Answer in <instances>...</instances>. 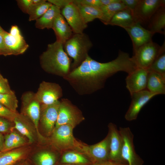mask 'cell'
Wrapping results in <instances>:
<instances>
[{
	"instance_id": "6da1fadb",
	"label": "cell",
	"mask_w": 165,
	"mask_h": 165,
	"mask_svg": "<svg viewBox=\"0 0 165 165\" xmlns=\"http://www.w3.org/2000/svg\"><path fill=\"white\" fill-rule=\"evenodd\" d=\"M132 68L129 56L122 51L115 59L105 63L97 61L89 55L64 79L79 95L90 94L103 88L106 80L114 74L120 71L129 73Z\"/></svg>"
},
{
	"instance_id": "7a4b0ae2",
	"label": "cell",
	"mask_w": 165,
	"mask_h": 165,
	"mask_svg": "<svg viewBox=\"0 0 165 165\" xmlns=\"http://www.w3.org/2000/svg\"><path fill=\"white\" fill-rule=\"evenodd\" d=\"M40 63L46 72L63 78L71 71L70 59L63 44L57 41L48 45L46 50L40 56Z\"/></svg>"
},
{
	"instance_id": "3957f363",
	"label": "cell",
	"mask_w": 165,
	"mask_h": 165,
	"mask_svg": "<svg viewBox=\"0 0 165 165\" xmlns=\"http://www.w3.org/2000/svg\"><path fill=\"white\" fill-rule=\"evenodd\" d=\"M64 50L72 58L71 71L79 66L86 58L93 44L88 35L84 33L74 34L63 44Z\"/></svg>"
},
{
	"instance_id": "277c9868",
	"label": "cell",
	"mask_w": 165,
	"mask_h": 165,
	"mask_svg": "<svg viewBox=\"0 0 165 165\" xmlns=\"http://www.w3.org/2000/svg\"><path fill=\"white\" fill-rule=\"evenodd\" d=\"M60 102L55 128L65 124L70 125L75 127L84 119L80 110L69 99L63 98Z\"/></svg>"
},
{
	"instance_id": "5b68a950",
	"label": "cell",
	"mask_w": 165,
	"mask_h": 165,
	"mask_svg": "<svg viewBox=\"0 0 165 165\" xmlns=\"http://www.w3.org/2000/svg\"><path fill=\"white\" fill-rule=\"evenodd\" d=\"M110 136L109 133L100 142L88 145L80 143L78 152L87 156L93 163L109 160Z\"/></svg>"
},
{
	"instance_id": "8992f818",
	"label": "cell",
	"mask_w": 165,
	"mask_h": 165,
	"mask_svg": "<svg viewBox=\"0 0 165 165\" xmlns=\"http://www.w3.org/2000/svg\"><path fill=\"white\" fill-rule=\"evenodd\" d=\"M161 46L152 41L140 47L132 57L137 68L148 70L159 53Z\"/></svg>"
},
{
	"instance_id": "52a82bcc",
	"label": "cell",
	"mask_w": 165,
	"mask_h": 165,
	"mask_svg": "<svg viewBox=\"0 0 165 165\" xmlns=\"http://www.w3.org/2000/svg\"><path fill=\"white\" fill-rule=\"evenodd\" d=\"M123 141L121 156L128 165H143L144 161L136 153L133 142L134 136L129 127H119Z\"/></svg>"
},
{
	"instance_id": "ba28073f",
	"label": "cell",
	"mask_w": 165,
	"mask_h": 165,
	"mask_svg": "<svg viewBox=\"0 0 165 165\" xmlns=\"http://www.w3.org/2000/svg\"><path fill=\"white\" fill-rule=\"evenodd\" d=\"M164 6H165L164 0H140L133 11L135 22L141 25H148L154 14Z\"/></svg>"
},
{
	"instance_id": "9c48e42d",
	"label": "cell",
	"mask_w": 165,
	"mask_h": 165,
	"mask_svg": "<svg viewBox=\"0 0 165 165\" xmlns=\"http://www.w3.org/2000/svg\"><path fill=\"white\" fill-rule=\"evenodd\" d=\"M74 128L70 125L65 124L54 128L52 136L53 141L62 149H73L77 151L80 143L73 136V130Z\"/></svg>"
},
{
	"instance_id": "30bf717a",
	"label": "cell",
	"mask_w": 165,
	"mask_h": 165,
	"mask_svg": "<svg viewBox=\"0 0 165 165\" xmlns=\"http://www.w3.org/2000/svg\"><path fill=\"white\" fill-rule=\"evenodd\" d=\"M35 95L41 105H52L63 96L62 90L58 84L43 81L39 84Z\"/></svg>"
},
{
	"instance_id": "8fae6325",
	"label": "cell",
	"mask_w": 165,
	"mask_h": 165,
	"mask_svg": "<svg viewBox=\"0 0 165 165\" xmlns=\"http://www.w3.org/2000/svg\"><path fill=\"white\" fill-rule=\"evenodd\" d=\"M5 44L10 55H17L24 53L29 47L16 25L11 26L10 32H2Z\"/></svg>"
},
{
	"instance_id": "7c38bea8",
	"label": "cell",
	"mask_w": 165,
	"mask_h": 165,
	"mask_svg": "<svg viewBox=\"0 0 165 165\" xmlns=\"http://www.w3.org/2000/svg\"><path fill=\"white\" fill-rule=\"evenodd\" d=\"M61 14L74 34L83 33L87 27V24L84 21L77 6L73 1L61 9Z\"/></svg>"
},
{
	"instance_id": "4fadbf2b",
	"label": "cell",
	"mask_w": 165,
	"mask_h": 165,
	"mask_svg": "<svg viewBox=\"0 0 165 165\" xmlns=\"http://www.w3.org/2000/svg\"><path fill=\"white\" fill-rule=\"evenodd\" d=\"M156 95L147 89L131 95V101L125 115V119L128 121L136 119L142 108Z\"/></svg>"
},
{
	"instance_id": "5bb4252c",
	"label": "cell",
	"mask_w": 165,
	"mask_h": 165,
	"mask_svg": "<svg viewBox=\"0 0 165 165\" xmlns=\"http://www.w3.org/2000/svg\"><path fill=\"white\" fill-rule=\"evenodd\" d=\"M124 29L130 37L133 52L144 44L152 41V38L154 34L144 28L139 23L135 22L130 26Z\"/></svg>"
},
{
	"instance_id": "9a60e30c",
	"label": "cell",
	"mask_w": 165,
	"mask_h": 165,
	"mask_svg": "<svg viewBox=\"0 0 165 165\" xmlns=\"http://www.w3.org/2000/svg\"><path fill=\"white\" fill-rule=\"evenodd\" d=\"M148 72L147 69L138 68L128 74L126 79V86L130 95L146 89Z\"/></svg>"
},
{
	"instance_id": "2e32d148",
	"label": "cell",
	"mask_w": 165,
	"mask_h": 165,
	"mask_svg": "<svg viewBox=\"0 0 165 165\" xmlns=\"http://www.w3.org/2000/svg\"><path fill=\"white\" fill-rule=\"evenodd\" d=\"M108 127L110 136L109 160L126 163L121 156L123 141L119 130L116 125L112 123H110Z\"/></svg>"
},
{
	"instance_id": "e0dca14e",
	"label": "cell",
	"mask_w": 165,
	"mask_h": 165,
	"mask_svg": "<svg viewBox=\"0 0 165 165\" xmlns=\"http://www.w3.org/2000/svg\"><path fill=\"white\" fill-rule=\"evenodd\" d=\"M60 102L47 106L41 105L40 120L48 134L53 133L57 121Z\"/></svg>"
},
{
	"instance_id": "ac0fdd59",
	"label": "cell",
	"mask_w": 165,
	"mask_h": 165,
	"mask_svg": "<svg viewBox=\"0 0 165 165\" xmlns=\"http://www.w3.org/2000/svg\"><path fill=\"white\" fill-rule=\"evenodd\" d=\"M52 29L56 35V41L63 44L73 34L71 27L61 13L56 16Z\"/></svg>"
},
{
	"instance_id": "d6986e66",
	"label": "cell",
	"mask_w": 165,
	"mask_h": 165,
	"mask_svg": "<svg viewBox=\"0 0 165 165\" xmlns=\"http://www.w3.org/2000/svg\"><path fill=\"white\" fill-rule=\"evenodd\" d=\"M146 89L157 95L165 94V76L153 71H148Z\"/></svg>"
},
{
	"instance_id": "ffe728a7",
	"label": "cell",
	"mask_w": 165,
	"mask_h": 165,
	"mask_svg": "<svg viewBox=\"0 0 165 165\" xmlns=\"http://www.w3.org/2000/svg\"><path fill=\"white\" fill-rule=\"evenodd\" d=\"M134 23L133 11L126 8L117 12L108 25L117 26L124 29L130 26Z\"/></svg>"
},
{
	"instance_id": "44dd1931",
	"label": "cell",
	"mask_w": 165,
	"mask_h": 165,
	"mask_svg": "<svg viewBox=\"0 0 165 165\" xmlns=\"http://www.w3.org/2000/svg\"><path fill=\"white\" fill-rule=\"evenodd\" d=\"M148 30L153 34H165V6L161 7L154 14L148 24Z\"/></svg>"
},
{
	"instance_id": "7402d4cb",
	"label": "cell",
	"mask_w": 165,
	"mask_h": 165,
	"mask_svg": "<svg viewBox=\"0 0 165 165\" xmlns=\"http://www.w3.org/2000/svg\"><path fill=\"white\" fill-rule=\"evenodd\" d=\"M60 13L61 9L52 4L42 16L36 20V28L41 29H52L53 22L56 16Z\"/></svg>"
},
{
	"instance_id": "603a6c76",
	"label": "cell",
	"mask_w": 165,
	"mask_h": 165,
	"mask_svg": "<svg viewBox=\"0 0 165 165\" xmlns=\"http://www.w3.org/2000/svg\"><path fill=\"white\" fill-rule=\"evenodd\" d=\"M126 8L121 0L102 6L100 8L102 14L100 20L105 24L108 25L112 18L117 12Z\"/></svg>"
},
{
	"instance_id": "cb8c5ba5",
	"label": "cell",
	"mask_w": 165,
	"mask_h": 165,
	"mask_svg": "<svg viewBox=\"0 0 165 165\" xmlns=\"http://www.w3.org/2000/svg\"><path fill=\"white\" fill-rule=\"evenodd\" d=\"M85 22L87 24L96 19L100 20L102 14L100 8L76 5Z\"/></svg>"
},
{
	"instance_id": "d4e9b609",
	"label": "cell",
	"mask_w": 165,
	"mask_h": 165,
	"mask_svg": "<svg viewBox=\"0 0 165 165\" xmlns=\"http://www.w3.org/2000/svg\"><path fill=\"white\" fill-rule=\"evenodd\" d=\"M25 143L24 138L16 132H11L4 137V144L1 152H5L23 145Z\"/></svg>"
},
{
	"instance_id": "484cf974",
	"label": "cell",
	"mask_w": 165,
	"mask_h": 165,
	"mask_svg": "<svg viewBox=\"0 0 165 165\" xmlns=\"http://www.w3.org/2000/svg\"><path fill=\"white\" fill-rule=\"evenodd\" d=\"M61 162L64 164L87 165L90 161L85 155L80 152L69 151L63 155Z\"/></svg>"
},
{
	"instance_id": "4316f807",
	"label": "cell",
	"mask_w": 165,
	"mask_h": 165,
	"mask_svg": "<svg viewBox=\"0 0 165 165\" xmlns=\"http://www.w3.org/2000/svg\"><path fill=\"white\" fill-rule=\"evenodd\" d=\"M24 154L21 150L0 151V165H13L21 159Z\"/></svg>"
},
{
	"instance_id": "83f0119b",
	"label": "cell",
	"mask_w": 165,
	"mask_h": 165,
	"mask_svg": "<svg viewBox=\"0 0 165 165\" xmlns=\"http://www.w3.org/2000/svg\"><path fill=\"white\" fill-rule=\"evenodd\" d=\"M165 76V43L161 46L160 52L158 56L148 69Z\"/></svg>"
},
{
	"instance_id": "f1b7e54d",
	"label": "cell",
	"mask_w": 165,
	"mask_h": 165,
	"mask_svg": "<svg viewBox=\"0 0 165 165\" xmlns=\"http://www.w3.org/2000/svg\"><path fill=\"white\" fill-rule=\"evenodd\" d=\"M24 116L22 114H18L14 118L13 121L14 124V127L21 134L26 136L30 142L34 141L33 135L23 121Z\"/></svg>"
},
{
	"instance_id": "f546056e",
	"label": "cell",
	"mask_w": 165,
	"mask_h": 165,
	"mask_svg": "<svg viewBox=\"0 0 165 165\" xmlns=\"http://www.w3.org/2000/svg\"><path fill=\"white\" fill-rule=\"evenodd\" d=\"M18 101L15 93L0 94V104L10 110L16 112Z\"/></svg>"
},
{
	"instance_id": "4dcf8cb0",
	"label": "cell",
	"mask_w": 165,
	"mask_h": 165,
	"mask_svg": "<svg viewBox=\"0 0 165 165\" xmlns=\"http://www.w3.org/2000/svg\"><path fill=\"white\" fill-rule=\"evenodd\" d=\"M35 160L38 165H54L56 161V157L53 153L43 152L36 156Z\"/></svg>"
},
{
	"instance_id": "1f68e13d",
	"label": "cell",
	"mask_w": 165,
	"mask_h": 165,
	"mask_svg": "<svg viewBox=\"0 0 165 165\" xmlns=\"http://www.w3.org/2000/svg\"><path fill=\"white\" fill-rule=\"evenodd\" d=\"M46 1L38 5L31 11L29 14V21L36 20L42 16L50 8L52 4Z\"/></svg>"
},
{
	"instance_id": "d6a6232c",
	"label": "cell",
	"mask_w": 165,
	"mask_h": 165,
	"mask_svg": "<svg viewBox=\"0 0 165 165\" xmlns=\"http://www.w3.org/2000/svg\"><path fill=\"white\" fill-rule=\"evenodd\" d=\"M19 7L24 13L28 14L38 5L46 2L45 0H17Z\"/></svg>"
},
{
	"instance_id": "836d02e7",
	"label": "cell",
	"mask_w": 165,
	"mask_h": 165,
	"mask_svg": "<svg viewBox=\"0 0 165 165\" xmlns=\"http://www.w3.org/2000/svg\"><path fill=\"white\" fill-rule=\"evenodd\" d=\"M18 114L17 112L12 111L0 104V117L13 121Z\"/></svg>"
},
{
	"instance_id": "e575fe53",
	"label": "cell",
	"mask_w": 165,
	"mask_h": 165,
	"mask_svg": "<svg viewBox=\"0 0 165 165\" xmlns=\"http://www.w3.org/2000/svg\"><path fill=\"white\" fill-rule=\"evenodd\" d=\"M73 3L80 5L100 8L102 6L100 0H74Z\"/></svg>"
},
{
	"instance_id": "d590c367",
	"label": "cell",
	"mask_w": 165,
	"mask_h": 165,
	"mask_svg": "<svg viewBox=\"0 0 165 165\" xmlns=\"http://www.w3.org/2000/svg\"><path fill=\"white\" fill-rule=\"evenodd\" d=\"M14 93L10 86L8 79L4 77L0 79V94H12Z\"/></svg>"
},
{
	"instance_id": "8d00e7d4",
	"label": "cell",
	"mask_w": 165,
	"mask_h": 165,
	"mask_svg": "<svg viewBox=\"0 0 165 165\" xmlns=\"http://www.w3.org/2000/svg\"><path fill=\"white\" fill-rule=\"evenodd\" d=\"M11 121L0 117V133H6L9 131L11 126Z\"/></svg>"
},
{
	"instance_id": "74e56055",
	"label": "cell",
	"mask_w": 165,
	"mask_h": 165,
	"mask_svg": "<svg viewBox=\"0 0 165 165\" xmlns=\"http://www.w3.org/2000/svg\"><path fill=\"white\" fill-rule=\"evenodd\" d=\"M48 2L59 8L61 10L72 2L73 0H48Z\"/></svg>"
},
{
	"instance_id": "f35d334b",
	"label": "cell",
	"mask_w": 165,
	"mask_h": 165,
	"mask_svg": "<svg viewBox=\"0 0 165 165\" xmlns=\"http://www.w3.org/2000/svg\"><path fill=\"white\" fill-rule=\"evenodd\" d=\"M2 32H0V56H6L10 55L9 52L5 44Z\"/></svg>"
},
{
	"instance_id": "ab89813d",
	"label": "cell",
	"mask_w": 165,
	"mask_h": 165,
	"mask_svg": "<svg viewBox=\"0 0 165 165\" xmlns=\"http://www.w3.org/2000/svg\"><path fill=\"white\" fill-rule=\"evenodd\" d=\"M140 0H121L127 8L133 11L138 3Z\"/></svg>"
},
{
	"instance_id": "60d3db41",
	"label": "cell",
	"mask_w": 165,
	"mask_h": 165,
	"mask_svg": "<svg viewBox=\"0 0 165 165\" xmlns=\"http://www.w3.org/2000/svg\"><path fill=\"white\" fill-rule=\"evenodd\" d=\"M91 165H128L126 163L115 161L110 160L105 161L93 163Z\"/></svg>"
},
{
	"instance_id": "b9f144b4",
	"label": "cell",
	"mask_w": 165,
	"mask_h": 165,
	"mask_svg": "<svg viewBox=\"0 0 165 165\" xmlns=\"http://www.w3.org/2000/svg\"><path fill=\"white\" fill-rule=\"evenodd\" d=\"M119 0H100V1L102 6H103L118 2Z\"/></svg>"
},
{
	"instance_id": "7bdbcfd3",
	"label": "cell",
	"mask_w": 165,
	"mask_h": 165,
	"mask_svg": "<svg viewBox=\"0 0 165 165\" xmlns=\"http://www.w3.org/2000/svg\"><path fill=\"white\" fill-rule=\"evenodd\" d=\"M4 137L2 134L1 133H0V151H1L4 144Z\"/></svg>"
},
{
	"instance_id": "ee69618b",
	"label": "cell",
	"mask_w": 165,
	"mask_h": 165,
	"mask_svg": "<svg viewBox=\"0 0 165 165\" xmlns=\"http://www.w3.org/2000/svg\"><path fill=\"white\" fill-rule=\"evenodd\" d=\"M63 165H87L86 164H65Z\"/></svg>"
},
{
	"instance_id": "f6af8a7d",
	"label": "cell",
	"mask_w": 165,
	"mask_h": 165,
	"mask_svg": "<svg viewBox=\"0 0 165 165\" xmlns=\"http://www.w3.org/2000/svg\"><path fill=\"white\" fill-rule=\"evenodd\" d=\"M5 31L0 25V32H2Z\"/></svg>"
},
{
	"instance_id": "bcb514c9",
	"label": "cell",
	"mask_w": 165,
	"mask_h": 165,
	"mask_svg": "<svg viewBox=\"0 0 165 165\" xmlns=\"http://www.w3.org/2000/svg\"><path fill=\"white\" fill-rule=\"evenodd\" d=\"M3 77V76L2 75V74H1V72H0V79H2V78Z\"/></svg>"
}]
</instances>
